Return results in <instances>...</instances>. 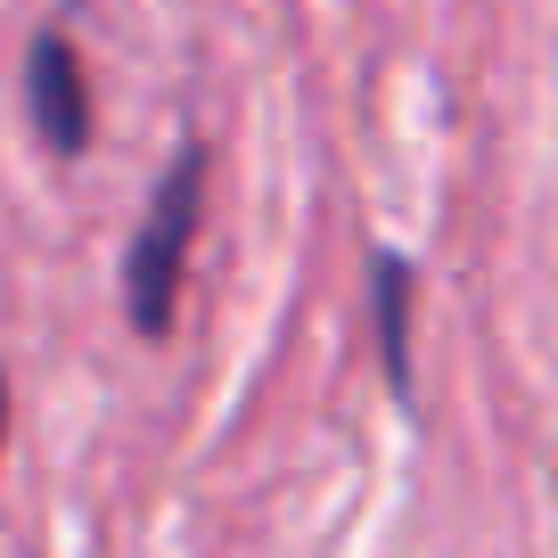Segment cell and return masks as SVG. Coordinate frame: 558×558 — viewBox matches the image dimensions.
<instances>
[{"mask_svg":"<svg viewBox=\"0 0 558 558\" xmlns=\"http://www.w3.org/2000/svg\"><path fill=\"white\" fill-rule=\"evenodd\" d=\"M0 452H9V378H0Z\"/></svg>","mask_w":558,"mask_h":558,"instance_id":"cell-4","label":"cell"},{"mask_svg":"<svg viewBox=\"0 0 558 558\" xmlns=\"http://www.w3.org/2000/svg\"><path fill=\"white\" fill-rule=\"evenodd\" d=\"M411 304H418V271L411 255L395 246H369V337H378V369H386V395L411 411L418 378H411Z\"/></svg>","mask_w":558,"mask_h":558,"instance_id":"cell-3","label":"cell"},{"mask_svg":"<svg viewBox=\"0 0 558 558\" xmlns=\"http://www.w3.org/2000/svg\"><path fill=\"white\" fill-rule=\"evenodd\" d=\"M25 116H34V140L50 148L58 165H74L99 132V99H90V66L74 50V34L41 25L25 41Z\"/></svg>","mask_w":558,"mask_h":558,"instance_id":"cell-2","label":"cell"},{"mask_svg":"<svg viewBox=\"0 0 558 558\" xmlns=\"http://www.w3.org/2000/svg\"><path fill=\"white\" fill-rule=\"evenodd\" d=\"M197 222H206V140H181L173 165L148 190L132 246H123V320L132 337L165 345L181 320V288H190V255H197Z\"/></svg>","mask_w":558,"mask_h":558,"instance_id":"cell-1","label":"cell"}]
</instances>
